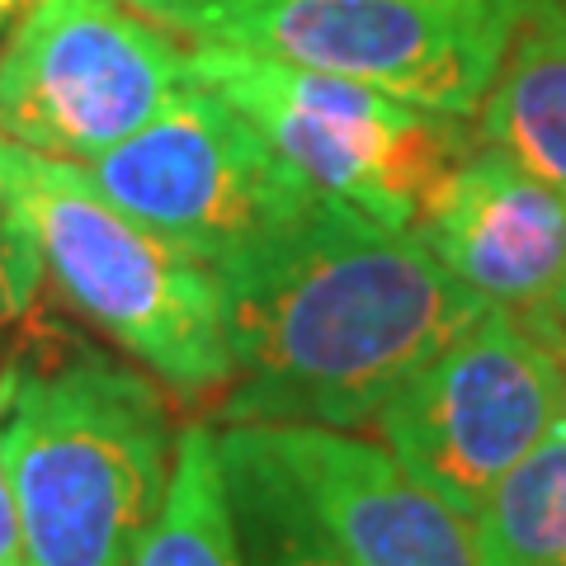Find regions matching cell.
Listing matches in <instances>:
<instances>
[{
    "mask_svg": "<svg viewBox=\"0 0 566 566\" xmlns=\"http://www.w3.org/2000/svg\"><path fill=\"white\" fill-rule=\"evenodd\" d=\"M232 387L222 424L364 430L491 303L463 289L411 227L340 199L218 264Z\"/></svg>",
    "mask_w": 566,
    "mask_h": 566,
    "instance_id": "obj_1",
    "label": "cell"
},
{
    "mask_svg": "<svg viewBox=\"0 0 566 566\" xmlns=\"http://www.w3.org/2000/svg\"><path fill=\"white\" fill-rule=\"evenodd\" d=\"M175 439L147 368L29 322L0 354V453L24 566H133L161 515Z\"/></svg>",
    "mask_w": 566,
    "mask_h": 566,
    "instance_id": "obj_2",
    "label": "cell"
},
{
    "mask_svg": "<svg viewBox=\"0 0 566 566\" xmlns=\"http://www.w3.org/2000/svg\"><path fill=\"white\" fill-rule=\"evenodd\" d=\"M0 175L20 193L43 279L62 303L180 401H222L232 387V349L218 274L114 208L81 166L0 137Z\"/></svg>",
    "mask_w": 566,
    "mask_h": 566,
    "instance_id": "obj_3",
    "label": "cell"
},
{
    "mask_svg": "<svg viewBox=\"0 0 566 566\" xmlns=\"http://www.w3.org/2000/svg\"><path fill=\"white\" fill-rule=\"evenodd\" d=\"M189 71L237 104L312 189L387 227H411L430 189L476 142L472 118L411 109L368 85L255 52L199 43Z\"/></svg>",
    "mask_w": 566,
    "mask_h": 566,
    "instance_id": "obj_4",
    "label": "cell"
},
{
    "mask_svg": "<svg viewBox=\"0 0 566 566\" xmlns=\"http://www.w3.org/2000/svg\"><path fill=\"white\" fill-rule=\"evenodd\" d=\"M515 20L472 0H199L193 39L476 118Z\"/></svg>",
    "mask_w": 566,
    "mask_h": 566,
    "instance_id": "obj_5",
    "label": "cell"
},
{
    "mask_svg": "<svg viewBox=\"0 0 566 566\" xmlns=\"http://www.w3.org/2000/svg\"><path fill=\"white\" fill-rule=\"evenodd\" d=\"M81 170L114 208L208 270L289 232L326 199L203 81H189L147 128Z\"/></svg>",
    "mask_w": 566,
    "mask_h": 566,
    "instance_id": "obj_6",
    "label": "cell"
},
{
    "mask_svg": "<svg viewBox=\"0 0 566 566\" xmlns=\"http://www.w3.org/2000/svg\"><path fill=\"white\" fill-rule=\"evenodd\" d=\"M193 81L175 33L118 0H24L0 43V137L91 166Z\"/></svg>",
    "mask_w": 566,
    "mask_h": 566,
    "instance_id": "obj_7",
    "label": "cell"
},
{
    "mask_svg": "<svg viewBox=\"0 0 566 566\" xmlns=\"http://www.w3.org/2000/svg\"><path fill=\"white\" fill-rule=\"evenodd\" d=\"M562 424V364L510 307H486L382 406V449L463 520Z\"/></svg>",
    "mask_w": 566,
    "mask_h": 566,
    "instance_id": "obj_8",
    "label": "cell"
},
{
    "mask_svg": "<svg viewBox=\"0 0 566 566\" xmlns=\"http://www.w3.org/2000/svg\"><path fill=\"white\" fill-rule=\"evenodd\" d=\"M411 232L491 307L538 312L566 279V203L482 137L430 189Z\"/></svg>",
    "mask_w": 566,
    "mask_h": 566,
    "instance_id": "obj_9",
    "label": "cell"
},
{
    "mask_svg": "<svg viewBox=\"0 0 566 566\" xmlns=\"http://www.w3.org/2000/svg\"><path fill=\"white\" fill-rule=\"evenodd\" d=\"M349 566H482L472 528L374 439L264 430Z\"/></svg>",
    "mask_w": 566,
    "mask_h": 566,
    "instance_id": "obj_10",
    "label": "cell"
},
{
    "mask_svg": "<svg viewBox=\"0 0 566 566\" xmlns=\"http://www.w3.org/2000/svg\"><path fill=\"white\" fill-rule=\"evenodd\" d=\"M476 137L566 203V0H528L476 109Z\"/></svg>",
    "mask_w": 566,
    "mask_h": 566,
    "instance_id": "obj_11",
    "label": "cell"
},
{
    "mask_svg": "<svg viewBox=\"0 0 566 566\" xmlns=\"http://www.w3.org/2000/svg\"><path fill=\"white\" fill-rule=\"evenodd\" d=\"M241 566H349L297 476L255 424L218 430Z\"/></svg>",
    "mask_w": 566,
    "mask_h": 566,
    "instance_id": "obj_12",
    "label": "cell"
},
{
    "mask_svg": "<svg viewBox=\"0 0 566 566\" xmlns=\"http://www.w3.org/2000/svg\"><path fill=\"white\" fill-rule=\"evenodd\" d=\"M133 566H241L218 430L193 420L175 439V468Z\"/></svg>",
    "mask_w": 566,
    "mask_h": 566,
    "instance_id": "obj_13",
    "label": "cell"
},
{
    "mask_svg": "<svg viewBox=\"0 0 566 566\" xmlns=\"http://www.w3.org/2000/svg\"><path fill=\"white\" fill-rule=\"evenodd\" d=\"M482 566H566V416L468 520Z\"/></svg>",
    "mask_w": 566,
    "mask_h": 566,
    "instance_id": "obj_14",
    "label": "cell"
},
{
    "mask_svg": "<svg viewBox=\"0 0 566 566\" xmlns=\"http://www.w3.org/2000/svg\"><path fill=\"white\" fill-rule=\"evenodd\" d=\"M39 289H43V255L39 241H33V222L20 193L0 175V340L33 322Z\"/></svg>",
    "mask_w": 566,
    "mask_h": 566,
    "instance_id": "obj_15",
    "label": "cell"
},
{
    "mask_svg": "<svg viewBox=\"0 0 566 566\" xmlns=\"http://www.w3.org/2000/svg\"><path fill=\"white\" fill-rule=\"evenodd\" d=\"M118 6L137 10L142 20L161 24L175 39H193V20H199V0H118Z\"/></svg>",
    "mask_w": 566,
    "mask_h": 566,
    "instance_id": "obj_16",
    "label": "cell"
},
{
    "mask_svg": "<svg viewBox=\"0 0 566 566\" xmlns=\"http://www.w3.org/2000/svg\"><path fill=\"white\" fill-rule=\"evenodd\" d=\"M0 566H24V538H20V510H14L6 453H0Z\"/></svg>",
    "mask_w": 566,
    "mask_h": 566,
    "instance_id": "obj_17",
    "label": "cell"
},
{
    "mask_svg": "<svg viewBox=\"0 0 566 566\" xmlns=\"http://www.w3.org/2000/svg\"><path fill=\"white\" fill-rule=\"evenodd\" d=\"M520 316L528 322V331H534L538 340H547V345H566V279L557 283L553 303L538 307V312H520Z\"/></svg>",
    "mask_w": 566,
    "mask_h": 566,
    "instance_id": "obj_18",
    "label": "cell"
},
{
    "mask_svg": "<svg viewBox=\"0 0 566 566\" xmlns=\"http://www.w3.org/2000/svg\"><path fill=\"white\" fill-rule=\"evenodd\" d=\"M20 10H24V0H0V33H6V24H10Z\"/></svg>",
    "mask_w": 566,
    "mask_h": 566,
    "instance_id": "obj_19",
    "label": "cell"
},
{
    "mask_svg": "<svg viewBox=\"0 0 566 566\" xmlns=\"http://www.w3.org/2000/svg\"><path fill=\"white\" fill-rule=\"evenodd\" d=\"M472 6H495V10H515V14H520L528 0H472Z\"/></svg>",
    "mask_w": 566,
    "mask_h": 566,
    "instance_id": "obj_20",
    "label": "cell"
},
{
    "mask_svg": "<svg viewBox=\"0 0 566 566\" xmlns=\"http://www.w3.org/2000/svg\"><path fill=\"white\" fill-rule=\"evenodd\" d=\"M557 364H562V416H566V345H553Z\"/></svg>",
    "mask_w": 566,
    "mask_h": 566,
    "instance_id": "obj_21",
    "label": "cell"
}]
</instances>
